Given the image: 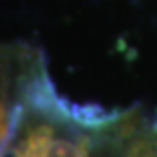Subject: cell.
I'll use <instances>...</instances> for the list:
<instances>
[{
  "label": "cell",
  "instance_id": "1",
  "mask_svg": "<svg viewBox=\"0 0 157 157\" xmlns=\"http://www.w3.org/2000/svg\"><path fill=\"white\" fill-rule=\"evenodd\" d=\"M35 108V107H33ZM45 117L42 122L30 124L17 136L14 157H89V138L59 124L67 117L59 113L35 108Z\"/></svg>",
  "mask_w": 157,
  "mask_h": 157
},
{
  "label": "cell",
  "instance_id": "2",
  "mask_svg": "<svg viewBox=\"0 0 157 157\" xmlns=\"http://www.w3.org/2000/svg\"><path fill=\"white\" fill-rule=\"evenodd\" d=\"M32 54L33 51L26 49V47L0 45V154L4 150V141L9 138L12 128L16 126V119H12L6 108L4 87H6L7 80L11 78V73L17 72L32 58Z\"/></svg>",
  "mask_w": 157,
  "mask_h": 157
}]
</instances>
